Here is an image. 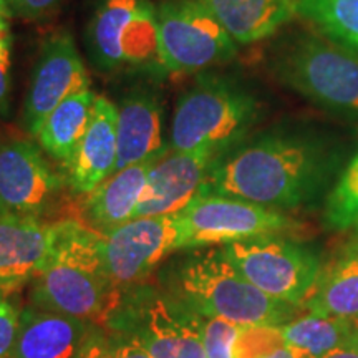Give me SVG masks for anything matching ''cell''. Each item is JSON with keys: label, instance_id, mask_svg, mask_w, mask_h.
Here are the masks:
<instances>
[{"label": "cell", "instance_id": "9c48e42d", "mask_svg": "<svg viewBox=\"0 0 358 358\" xmlns=\"http://www.w3.org/2000/svg\"><path fill=\"white\" fill-rule=\"evenodd\" d=\"M176 216L179 249L271 237L292 227L274 209L219 194H199Z\"/></svg>", "mask_w": 358, "mask_h": 358}, {"label": "cell", "instance_id": "7a4b0ae2", "mask_svg": "<svg viewBox=\"0 0 358 358\" xmlns=\"http://www.w3.org/2000/svg\"><path fill=\"white\" fill-rule=\"evenodd\" d=\"M103 234L77 221L57 222L53 259L35 275L34 301L42 310L105 325L122 302L120 287L106 272Z\"/></svg>", "mask_w": 358, "mask_h": 358}, {"label": "cell", "instance_id": "83f0119b", "mask_svg": "<svg viewBox=\"0 0 358 358\" xmlns=\"http://www.w3.org/2000/svg\"><path fill=\"white\" fill-rule=\"evenodd\" d=\"M20 313L0 289V358H13Z\"/></svg>", "mask_w": 358, "mask_h": 358}, {"label": "cell", "instance_id": "7402d4cb", "mask_svg": "<svg viewBox=\"0 0 358 358\" xmlns=\"http://www.w3.org/2000/svg\"><path fill=\"white\" fill-rule=\"evenodd\" d=\"M303 307L358 325V249L319 275Z\"/></svg>", "mask_w": 358, "mask_h": 358}, {"label": "cell", "instance_id": "7c38bea8", "mask_svg": "<svg viewBox=\"0 0 358 358\" xmlns=\"http://www.w3.org/2000/svg\"><path fill=\"white\" fill-rule=\"evenodd\" d=\"M58 189L60 179L35 143H0V216L40 217Z\"/></svg>", "mask_w": 358, "mask_h": 358}, {"label": "cell", "instance_id": "6da1fadb", "mask_svg": "<svg viewBox=\"0 0 358 358\" xmlns=\"http://www.w3.org/2000/svg\"><path fill=\"white\" fill-rule=\"evenodd\" d=\"M332 159L319 141L299 133L262 134L213 163L201 194H219L266 208H295L324 185Z\"/></svg>", "mask_w": 358, "mask_h": 358}, {"label": "cell", "instance_id": "f546056e", "mask_svg": "<svg viewBox=\"0 0 358 358\" xmlns=\"http://www.w3.org/2000/svg\"><path fill=\"white\" fill-rule=\"evenodd\" d=\"M10 71H12V37L0 43V113L7 108L10 95Z\"/></svg>", "mask_w": 358, "mask_h": 358}, {"label": "cell", "instance_id": "e575fe53", "mask_svg": "<svg viewBox=\"0 0 358 358\" xmlns=\"http://www.w3.org/2000/svg\"><path fill=\"white\" fill-rule=\"evenodd\" d=\"M19 2L20 0H0V10L7 17L19 15Z\"/></svg>", "mask_w": 358, "mask_h": 358}, {"label": "cell", "instance_id": "277c9868", "mask_svg": "<svg viewBox=\"0 0 358 358\" xmlns=\"http://www.w3.org/2000/svg\"><path fill=\"white\" fill-rule=\"evenodd\" d=\"M181 287L201 317H219L241 327L284 325L295 306L268 297L241 274L224 248L196 252L181 271Z\"/></svg>", "mask_w": 358, "mask_h": 358}, {"label": "cell", "instance_id": "d6986e66", "mask_svg": "<svg viewBox=\"0 0 358 358\" xmlns=\"http://www.w3.org/2000/svg\"><path fill=\"white\" fill-rule=\"evenodd\" d=\"M155 161L138 163L115 171L83 201V213L92 229L101 234L131 221L145 192Z\"/></svg>", "mask_w": 358, "mask_h": 358}, {"label": "cell", "instance_id": "4316f807", "mask_svg": "<svg viewBox=\"0 0 358 358\" xmlns=\"http://www.w3.org/2000/svg\"><path fill=\"white\" fill-rule=\"evenodd\" d=\"M201 325L206 358H232L241 325L219 317H204Z\"/></svg>", "mask_w": 358, "mask_h": 358}, {"label": "cell", "instance_id": "836d02e7", "mask_svg": "<svg viewBox=\"0 0 358 358\" xmlns=\"http://www.w3.org/2000/svg\"><path fill=\"white\" fill-rule=\"evenodd\" d=\"M322 358H358V347H343L327 353Z\"/></svg>", "mask_w": 358, "mask_h": 358}, {"label": "cell", "instance_id": "30bf717a", "mask_svg": "<svg viewBox=\"0 0 358 358\" xmlns=\"http://www.w3.org/2000/svg\"><path fill=\"white\" fill-rule=\"evenodd\" d=\"M90 77L77 45L66 30L45 38L30 77L24 105V124L32 136L48 115L66 98L90 90Z\"/></svg>", "mask_w": 358, "mask_h": 358}, {"label": "cell", "instance_id": "4fadbf2b", "mask_svg": "<svg viewBox=\"0 0 358 358\" xmlns=\"http://www.w3.org/2000/svg\"><path fill=\"white\" fill-rule=\"evenodd\" d=\"M216 158L211 150L171 151L156 159L133 219L181 213L203 192Z\"/></svg>", "mask_w": 358, "mask_h": 358}, {"label": "cell", "instance_id": "3957f363", "mask_svg": "<svg viewBox=\"0 0 358 358\" xmlns=\"http://www.w3.org/2000/svg\"><path fill=\"white\" fill-rule=\"evenodd\" d=\"M257 98L236 80L201 75L179 95L173 111L169 150L219 153L256 123Z\"/></svg>", "mask_w": 358, "mask_h": 358}, {"label": "cell", "instance_id": "e0dca14e", "mask_svg": "<svg viewBox=\"0 0 358 358\" xmlns=\"http://www.w3.org/2000/svg\"><path fill=\"white\" fill-rule=\"evenodd\" d=\"M118 136H116V105L98 95L90 127L71 159L69 182L78 194H88L116 171Z\"/></svg>", "mask_w": 358, "mask_h": 358}, {"label": "cell", "instance_id": "484cf974", "mask_svg": "<svg viewBox=\"0 0 358 358\" xmlns=\"http://www.w3.org/2000/svg\"><path fill=\"white\" fill-rule=\"evenodd\" d=\"M285 343L280 325H248L241 327L232 358H267Z\"/></svg>", "mask_w": 358, "mask_h": 358}, {"label": "cell", "instance_id": "ba28073f", "mask_svg": "<svg viewBox=\"0 0 358 358\" xmlns=\"http://www.w3.org/2000/svg\"><path fill=\"white\" fill-rule=\"evenodd\" d=\"M224 252L250 284L292 306H303L320 275L312 252L274 236L224 244Z\"/></svg>", "mask_w": 358, "mask_h": 358}, {"label": "cell", "instance_id": "2e32d148", "mask_svg": "<svg viewBox=\"0 0 358 358\" xmlns=\"http://www.w3.org/2000/svg\"><path fill=\"white\" fill-rule=\"evenodd\" d=\"M199 317L164 299H151L133 337L153 358H206Z\"/></svg>", "mask_w": 358, "mask_h": 358}, {"label": "cell", "instance_id": "cb8c5ba5", "mask_svg": "<svg viewBox=\"0 0 358 358\" xmlns=\"http://www.w3.org/2000/svg\"><path fill=\"white\" fill-rule=\"evenodd\" d=\"M297 15L358 55V0H299Z\"/></svg>", "mask_w": 358, "mask_h": 358}, {"label": "cell", "instance_id": "f1b7e54d", "mask_svg": "<svg viewBox=\"0 0 358 358\" xmlns=\"http://www.w3.org/2000/svg\"><path fill=\"white\" fill-rule=\"evenodd\" d=\"M64 3L65 0H20L19 15L32 22L50 19Z\"/></svg>", "mask_w": 358, "mask_h": 358}, {"label": "cell", "instance_id": "52a82bcc", "mask_svg": "<svg viewBox=\"0 0 358 358\" xmlns=\"http://www.w3.org/2000/svg\"><path fill=\"white\" fill-rule=\"evenodd\" d=\"M156 17L164 71L198 73L236 55L237 43L201 0H166Z\"/></svg>", "mask_w": 358, "mask_h": 358}, {"label": "cell", "instance_id": "8fae6325", "mask_svg": "<svg viewBox=\"0 0 358 358\" xmlns=\"http://www.w3.org/2000/svg\"><path fill=\"white\" fill-rule=\"evenodd\" d=\"M176 249H179L176 214L131 219L105 232L101 241L106 272L118 287L141 282Z\"/></svg>", "mask_w": 358, "mask_h": 358}, {"label": "cell", "instance_id": "d4e9b609", "mask_svg": "<svg viewBox=\"0 0 358 358\" xmlns=\"http://www.w3.org/2000/svg\"><path fill=\"white\" fill-rule=\"evenodd\" d=\"M325 224L330 229L358 226V153L342 173L325 208Z\"/></svg>", "mask_w": 358, "mask_h": 358}, {"label": "cell", "instance_id": "8992f818", "mask_svg": "<svg viewBox=\"0 0 358 358\" xmlns=\"http://www.w3.org/2000/svg\"><path fill=\"white\" fill-rule=\"evenodd\" d=\"M279 82L319 105L358 115V55L337 43L302 35L271 62Z\"/></svg>", "mask_w": 358, "mask_h": 358}, {"label": "cell", "instance_id": "ffe728a7", "mask_svg": "<svg viewBox=\"0 0 358 358\" xmlns=\"http://www.w3.org/2000/svg\"><path fill=\"white\" fill-rule=\"evenodd\" d=\"M236 43L271 37L297 13L299 0H201Z\"/></svg>", "mask_w": 358, "mask_h": 358}, {"label": "cell", "instance_id": "ac0fdd59", "mask_svg": "<svg viewBox=\"0 0 358 358\" xmlns=\"http://www.w3.org/2000/svg\"><path fill=\"white\" fill-rule=\"evenodd\" d=\"M88 343L87 322L50 310L20 313L13 358H77Z\"/></svg>", "mask_w": 358, "mask_h": 358}, {"label": "cell", "instance_id": "4dcf8cb0", "mask_svg": "<svg viewBox=\"0 0 358 358\" xmlns=\"http://www.w3.org/2000/svg\"><path fill=\"white\" fill-rule=\"evenodd\" d=\"M110 358H153L134 337H129L110 350Z\"/></svg>", "mask_w": 358, "mask_h": 358}, {"label": "cell", "instance_id": "1f68e13d", "mask_svg": "<svg viewBox=\"0 0 358 358\" xmlns=\"http://www.w3.org/2000/svg\"><path fill=\"white\" fill-rule=\"evenodd\" d=\"M77 358H110V350L98 342H88Z\"/></svg>", "mask_w": 358, "mask_h": 358}, {"label": "cell", "instance_id": "603a6c76", "mask_svg": "<svg viewBox=\"0 0 358 358\" xmlns=\"http://www.w3.org/2000/svg\"><path fill=\"white\" fill-rule=\"evenodd\" d=\"M285 343L301 348L313 358L343 347H358V325L350 320L310 312L280 325Z\"/></svg>", "mask_w": 358, "mask_h": 358}, {"label": "cell", "instance_id": "5b68a950", "mask_svg": "<svg viewBox=\"0 0 358 358\" xmlns=\"http://www.w3.org/2000/svg\"><path fill=\"white\" fill-rule=\"evenodd\" d=\"M92 65L103 73L163 70L156 7L150 0H101L85 32Z\"/></svg>", "mask_w": 358, "mask_h": 358}, {"label": "cell", "instance_id": "d590c367", "mask_svg": "<svg viewBox=\"0 0 358 358\" xmlns=\"http://www.w3.org/2000/svg\"><path fill=\"white\" fill-rule=\"evenodd\" d=\"M357 227H358V226H357ZM357 249H358V245H357Z\"/></svg>", "mask_w": 358, "mask_h": 358}, {"label": "cell", "instance_id": "44dd1931", "mask_svg": "<svg viewBox=\"0 0 358 358\" xmlns=\"http://www.w3.org/2000/svg\"><path fill=\"white\" fill-rule=\"evenodd\" d=\"M96 96L90 88L66 98L45 118L35 136L45 153L65 168L70 166L90 127Z\"/></svg>", "mask_w": 358, "mask_h": 358}, {"label": "cell", "instance_id": "9a60e30c", "mask_svg": "<svg viewBox=\"0 0 358 358\" xmlns=\"http://www.w3.org/2000/svg\"><path fill=\"white\" fill-rule=\"evenodd\" d=\"M55 245L57 222L0 216V289H13L40 274L53 259Z\"/></svg>", "mask_w": 358, "mask_h": 358}, {"label": "cell", "instance_id": "5bb4252c", "mask_svg": "<svg viewBox=\"0 0 358 358\" xmlns=\"http://www.w3.org/2000/svg\"><path fill=\"white\" fill-rule=\"evenodd\" d=\"M116 171L168 155L164 141V108L158 90L140 87L116 105Z\"/></svg>", "mask_w": 358, "mask_h": 358}, {"label": "cell", "instance_id": "d6a6232c", "mask_svg": "<svg viewBox=\"0 0 358 358\" xmlns=\"http://www.w3.org/2000/svg\"><path fill=\"white\" fill-rule=\"evenodd\" d=\"M267 358H313L308 355L307 352L301 350V348H295V347H290V345H284L279 350L272 353V355H268Z\"/></svg>", "mask_w": 358, "mask_h": 358}]
</instances>
